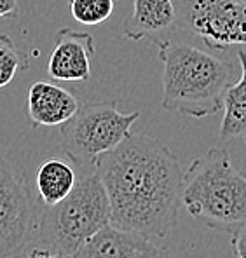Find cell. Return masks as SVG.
Here are the masks:
<instances>
[{"label": "cell", "mask_w": 246, "mask_h": 258, "mask_svg": "<svg viewBox=\"0 0 246 258\" xmlns=\"http://www.w3.org/2000/svg\"><path fill=\"white\" fill-rule=\"evenodd\" d=\"M110 225V204L96 168L81 169L75 187L63 201L47 206L39 223V246L65 256Z\"/></svg>", "instance_id": "obj_4"}, {"label": "cell", "mask_w": 246, "mask_h": 258, "mask_svg": "<svg viewBox=\"0 0 246 258\" xmlns=\"http://www.w3.org/2000/svg\"><path fill=\"white\" fill-rule=\"evenodd\" d=\"M176 25L215 51L246 44V4L241 0H175Z\"/></svg>", "instance_id": "obj_6"}, {"label": "cell", "mask_w": 246, "mask_h": 258, "mask_svg": "<svg viewBox=\"0 0 246 258\" xmlns=\"http://www.w3.org/2000/svg\"><path fill=\"white\" fill-rule=\"evenodd\" d=\"M94 54L96 47L91 33L63 26L54 35V45L47 59V75L56 82H88Z\"/></svg>", "instance_id": "obj_8"}, {"label": "cell", "mask_w": 246, "mask_h": 258, "mask_svg": "<svg viewBox=\"0 0 246 258\" xmlns=\"http://www.w3.org/2000/svg\"><path fill=\"white\" fill-rule=\"evenodd\" d=\"M241 2H243V4H246V0H241Z\"/></svg>", "instance_id": "obj_19"}, {"label": "cell", "mask_w": 246, "mask_h": 258, "mask_svg": "<svg viewBox=\"0 0 246 258\" xmlns=\"http://www.w3.org/2000/svg\"><path fill=\"white\" fill-rule=\"evenodd\" d=\"M138 119V110L119 112L115 100L84 103L68 122L59 126L63 150L75 168L93 169L101 155L131 135V127Z\"/></svg>", "instance_id": "obj_5"}, {"label": "cell", "mask_w": 246, "mask_h": 258, "mask_svg": "<svg viewBox=\"0 0 246 258\" xmlns=\"http://www.w3.org/2000/svg\"><path fill=\"white\" fill-rule=\"evenodd\" d=\"M81 107L74 91L56 82H33L26 94V117L32 127H59Z\"/></svg>", "instance_id": "obj_10"}, {"label": "cell", "mask_w": 246, "mask_h": 258, "mask_svg": "<svg viewBox=\"0 0 246 258\" xmlns=\"http://www.w3.org/2000/svg\"><path fill=\"white\" fill-rule=\"evenodd\" d=\"M77 181V173L70 162L63 159L52 157L44 161L37 169L35 185L39 199L47 206H54L63 201Z\"/></svg>", "instance_id": "obj_12"}, {"label": "cell", "mask_w": 246, "mask_h": 258, "mask_svg": "<svg viewBox=\"0 0 246 258\" xmlns=\"http://www.w3.org/2000/svg\"><path fill=\"white\" fill-rule=\"evenodd\" d=\"M230 248L236 258H246V227L230 234Z\"/></svg>", "instance_id": "obj_17"}, {"label": "cell", "mask_w": 246, "mask_h": 258, "mask_svg": "<svg viewBox=\"0 0 246 258\" xmlns=\"http://www.w3.org/2000/svg\"><path fill=\"white\" fill-rule=\"evenodd\" d=\"M20 14L18 0H0V20L2 18H16Z\"/></svg>", "instance_id": "obj_18"}, {"label": "cell", "mask_w": 246, "mask_h": 258, "mask_svg": "<svg viewBox=\"0 0 246 258\" xmlns=\"http://www.w3.org/2000/svg\"><path fill=\"white\" fill-rule=\"evenodd\" d=\"M110 204V225L164 239L178 225L183 169L168 145L130 135L96 162Z\"/></svg>", "instance_id": "obj_1"}, {"label": "cell", "mask_w": 246, "mask_h": 258, "mask_svg": "<svg viewBox=\"0 0 246 258\" xmlns=\"http://www.w3.org/2000/svg\"><path fill=\"white\" fill-rule=\"evenodd\" d=\"M241 77L230 84L224 96V117L220 124L222 140H241L246 143V51H237Z\"/></svg>", "instance_id": "obj_13"}, {"label": "cell", "mask_w": 246, "mask_h": 258, "mask_svg": "<svg viewBox=\"0 0 246 258\" xmlns=\"http://www.w3.org/2000/svg\"><path fill=\"white\" fill-rule=\"evenodd\" d=\"M14 258H67V256L63 255L61 251H58V249L45 248V246L37 244L35 248L25 249V251H21L20 255L14 256Z\"/></svg>", "instance_id": "obj_16"}, {"label": "cell", "mask_w": 246, "mask_h": 258, "mask_svg": "<svg viewBox=\"0 0 246 258\" xmlns=\"http://www.w3.org/2000/svg\"><path fill=\"white\" fill-rule=\"evenodd\" d=\"M162 63V108L196 119L224 108L232 84V64L185 42H159Z\"/></svg>", "instance_id": "obj_2"}, {"label": "cell", "mask_w": 246, "mask_h": 258, "mask_svg": "<svg viewBox=\"0 0 246 258\" xmlns=\"http://www.w3.org/2000/svg\"><path fill=\"white\" fill-rule=\"evenodd\" d=\"M113 0H68L70 14L77 23L94 26L107 21L113 13Z\"/></svg>", "instance_id": "obj_15"}, {"label": "cell", "mask_w": 246, "mask_h": 258, "mask_svg": "<svg viewBox=\"0 0 246 258\" xmlns=\"http://www.w3.org/2000/svg\"><path fill=\"white\" fill-rule=\"evenodd\" d=\"M67 258H171L169 251L152 239L113 225L93 236Z\"/></svg>", "instance_id": "obj_9"}, {"label": "cell", "mask_w": 246, "mask_h": 258, "mask_svg": "<svg viewBox=\"0 0 246 258\" xmlns=\"http://www.w3.org/2000/svg\"><path fill=\"white\" fill-rule=\"evenodd\" d=\"M131 14L122 23V35L130 40H154L173 33L176 25L175 0H131Z\"/></svg>", "instance_id": "obj_11"}, {"label": "cell", "mask_w": 246, "mask_h": 258, "mask_svg": "<svg viewBox=\"0 0 246 258\" xmlns=\"http://www.w3.org/2000/svg\"><path fill=\"white\" fill-rule=\"evenodd\" d=\"M181 206L192 218L220 234L246 227V176L225 149L213 147L183 171Z\"/></svg>", "instance_id": "obj_3"}, {"label": "cell", "mask_w": 246, "mask_h": 258, "mask_svg": "<svg viewBox=\"0 0 246 258\" xmlns=\"http://www.w3.org/2000/svg\"><path fill=\"white\" fill-rule=\"evenodd\" d=\"M33 230L35 210L28 187L0 157V258H14L25 251Z\"/></svg>", "instance_id": "obj_7"}, {"label": "cell", "mask_w": 246, "mask_h": 258, "mask_svg": "<svg viewBox=\"0 0 246 258\" xmlns=\"http://www.w3.org/2000/svg\"><path fill=\"white\" fill-rule=\"evenodd\" d=\"M28 67V54L21 51L11 37L0 35V87L9 86L13 79Z\"/></svg>", "instance_id": "obj_14"}]
</instances>
